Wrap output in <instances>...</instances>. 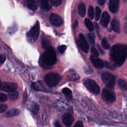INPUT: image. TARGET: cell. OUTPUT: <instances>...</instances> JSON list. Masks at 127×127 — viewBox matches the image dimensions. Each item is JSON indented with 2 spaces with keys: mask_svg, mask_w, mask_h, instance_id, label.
I'll list each match as a JSON object with an SVG mask.
<instances>
[{
  "mask_svg": "<svg viewBox=\"0 0 127 127\" xmlns=\"http://www.w3.org/2000/svg\"><path fill=\"white\" fill-rule=\"evenodd\" d=\"M7 108V106L4 104L0 103V113L4 112Z\"/></svg>",
  "mask_w": 127,
  "mask_h": 127,
  "instance_id": "obj_33",
  "label": "cell"
},
{
  "mask_svg": "<svg viewBox=\"0 0 127 127\" xmlns=\"http://www.w3.org/2000/svg\"><path fill=\"white\" fill-rule=\"evenodd\" d=\"M31 86L32 88H33L34 90H37V91H44L46 90L45 88H44V86L42 85L41 81H38L36 82H34L32 84Z\"/></svg>",
  "mask_w": 127,
  "mask_h": 127,
  "instance_id": "obj_17",
  "label": "cell"
},
{
  "mask_svg": "<svg viewBox=\"0 0 127 127\" xmlns=\"http://www.w3.org/2000/svg\"><path fill=\"white\" fill-rule=\"evenodd\" d=\"M0 84H1V81H0Z\"/></svg>",
  "mask_w": 127,
  "mask_h": 127,
  "instance_id": "obj_44",
  "label": "cell"
},
{
  "mask_svg": "<svg viewBox=\"0 0 127 127\" xmlns=\"http://www.w3.org/2000/svg\"><path fill=\"white\" fill-rule=\"evenodd\" d=\"M50 22L55 26H60L63 24V20L60 16L56 14L52 13L50 16Z\"/></svg>",
  "mask_w": 127,
  "mask_h": 127,
  "instance_id": "obj_10",
  "label": "cell"
},
{
  "mask_svg": "<svg viewBox=\"0 0 127 127\" xmlns=\"http://www.w3.org/2000/svg\"><path fill=\"white\" fill-rule=\"evenodd\" d=\"M46 84L49 87L56 86L61 79V76L55 72H50L47 74L44 77Z\"/></svg>",
  "mask_w": 127,
  "mask_h": 127,
  "instance_id": "obj_3",
  "label": "cell"
},
{
  "mask_svg": "<svg viewBox=\"0 0 127 127\" xmlns=\"http://www.w3.org/2000/svg\"><path fill=\"white\" fill-rule=\"evenodd\" d=\"M104 65L107 68H109V69H114V67L108 62H105V63H104Z\"/></svg>",
  "mask_w": 127,
  "mask_h": 127,
  "instance_id": "obj_37",
  "label": "cell"
},
{
  "mask_svg": "<svg viewBox=\"0 0 127 127\" xmlns=\"http://www.w3.org/2000/svg\"><path fill=\"white\" fill-rule=\"evenodd\" d=\"M42 45L44 49H46L47 47H48L49 46V41L45 39H44L42 40Z\"/></svg>",
  "mask_w": 127,
  "mask_h": 127,
  "instance_id": "obj_34",
  "label": "cell"
},
{
  "mask_svg": "<svg viewBox=\"0 0 127 127\" xmlns=\"http://www.w3.org/2000/svg\"><path fill=\"white\" fill-rule=\"evenodd\" d=\"M110 16L109 14L107 11H104L102 15L100 20V23L101 25L104 27H107L110 22Z\"/></svg>",
  "mask_w": 127,
  "mask_h": 127,
  "instance_id": "obj_14",
  "label": "cell"
},
{
  "mask_svg": "<svg viewBox=\"0 0 127 127\" xmlns=\"http://www.w3.org/2000/svg\"><path fill=\"white\" fill-rule=\"evenodd\" d=\"M91 53L92 54L93 56L98 57L99 56V53L97 50L96 49V48L94 46H92L91 48Z\"/></svg>",
  "mask_w": 127,
  "mask_h": 127,
  "instance_id": "obj_32",
  "label": "cell"
},
{
  "mask_svg": "<svg viewBox=\"0 0 127 127\" xmlns=\"http://www.w3.org/2000/svg\"><path fill=\"white\" fill-rule=\"evenodd\" d=\"M120 1L119 0H112L110 1L109 8L113 13H116L119 9Z\"/></svg>",
  "mask_w": 127,
  "mask_h": 127,
  "instance_id": "obj_13",
  "label": "cell"
},
{
  "mask_svg": "<svg viewBox=\"0 0 127 127\" xmlns=\"http://www.w3.org/2000/svg\"><path fill=\"white\" fill-rule=\"evenodd\" d=\"M8 97L11 100H16L18 97V93L16 91L10 92L8 94Z\"/></svg>",
  "mask_w": 127,
  "mask_h": 127,
  "instance_id": "obj_23",
  "label": "cell"
},
{
  "mask_svg": "<svg viewBox=\"0 0 127 127\" xmlns=\"http://www.w3.org/2000/svg\"><path fill=\"white\" fill-rule=\"evenodd\" d=\"M101 13V9L98 6H96L95 8V20L96 21H98L99 20Z\"/></svg>",
  "mask_w": 127,
  "mask_h": 127,
  "instance_id": "obj_26",
  "label": "cell"
},
{
  "mask_svg": "<svg viewBox=\"0 0 127 127\" xmlns=\"http://www.w3.org/2000/svg\"><path fill=\"white\" fill-rule=\"evenodd\" d=\"M87 39H88L89 42H90V43L91 44L94 45L95 44V41H94V38L91 34H87Z\"/></svg>",
  "mask_w": 127,
  "mask_h": 127,
  "instance_id": "obj_31",
  "label": "cell"
},
{
  "mask_svg": "<svg viewBox=\"0 0 127 127\" xmlns=\"http://www.w3.org/2000/svg\"><path fill=\"white\" fill-rule=\"evenodd\" d=\"M17 87V85L15 83L2 82L0 85V90L7 92H11L15 91Z\"/></svg>",
  "mask_w": 127,
  "mask_h": 127,
  "instance_id": "obj_7",
  "label": "cell"
},
{
  "mask_svg": "<svg viewBox=\"0 0 127 127\" xmlns=\"http://www.w3.org/2000/svg\"><path fill=\"white\" fill-rule=\"evenodd\" d=\"M40 31V25L38 21H37L35 25L30 29L28 33V36L34 40H36L38 38Z\"/></svg>",
  "mask_w": 127,
  "mask_h": 127,
  "instance_id": "obj_9",
  "label": "cell"
},
{
  "mask_svg": "<svg viewBox=\"0 0 127 127\" xmlns=\"http://www.w3.org/2000/svg\"><path fill=\"white\" fill-rule=\"evenodd\" d=\"M127 46L126 45L118 44L114 45L111 49L110 56L111 61L116 66L123 64L127 58Z\"/></svg>",
  "mask_w": 127,
  "mask_h": 127,
  "instance_id": "obj_1",
  "label": "cell"
},
{
  "mask_svg": "<svg viewBox=\"0 0 127 127\" xmlns=\"http://www.w3.org/2000/svg\"><path fill=\"white\" fill-rule=\"evenodd\" d=\"M77 43L82 51L86 53L88 52L89 45L84 36L82 34H80L79 35V39H78Z\"/></svg>",
  "mask_w": 127,
  "mask_h": 127,
  "instance_id": "obj_8",
  "label": "cell"
},
{
  "mask_svg": "<svg viewBox=\"0 0 127 127\" xmlns=\"http://www.w3.org/2000/svg\"><path fill=\"white\" fill-rule=\"evenodd\" d=\"M111 28L114 31L117 33H119L120 32V22L117 19H113L111 22Z\"/></svg>",
  "mask_w": 127,
  "mask_h": 127,
  "instance_id": "obj_15",
  "label": "cell"
},
{
  "mask_svg": "<svg viewBox=\"0 0 127 127\" xmlns=\"http://www.w3.org/2000/svg\"><path fill=\"white\" fill-rule=\"evenodd\" d=\"M91 62L93 65L98 69H102L104 66L103 62L97 57L93 55L90 56Z\"/></svg>",
  "mask_w": 127,
  "mask_h": 127,
  "instance_id": "obj_12",
  "label": "cell"
},
{
  "mask_svg": "<svg viewBox=\"0 0 127 127\" xmlns=\"http://www.w3.org/2000/svg\"><path fill=\"white\" fill-rule=\"evenodd\" d=\"M78 12L81 17H84L86 13V7L85 4L80 3L78 6Z\"/></svg>",
  "mask_w": 127,
  "mask_h": 127,
  "instance_id": "obj_18",
  "label": "cell"
},
{
  "mask_svg": "<svg viewBox=\"0 0 127 127\" xmlns=\"http://www.w3.org/2000/svg\"><path fill=\"white\" fill-rule=\"evenodd\" d=\"M97 47L98 48V49H99V52L102 54H104V52L103 51V50L101 49V48H100V47L99 46V45L98 44H97Z\"/></svg>",
  "mask_w": 127,
  "mask_h": 127,
  "instance_id": "obj_42",
  "label": "cell"
},
{
  "mask_svg": "<svg viewBox=\"0 0 127 127\" xmlns=\"http://www.w3.org/2000/svg\"><path fill=\"white\" fill-rule=\"evenodd\" d=\"M39 107L37 104H34L31 107V112L34 114H37L39 111Z\"/></svg>",
  "mask_w": 127,
  "mask_h": 127,
  "instance_id": "obj_30",
  "label": "cell"
},
{
  "mask_svg": "<svg viewBox=\"0 0 127 127\" xmlns=\"http://www.w3.org/2000/svg\"><path fill=\"white\" fill-rule=\"evenodd\" d=\"M42 61L45 65L51 66L54 65L57 62V56L56 52L51 46H49L42 57Z\"/></svg>",
  "mask_w": 127,
  "mask_h": 127,
  "instance_id": "obj_2",
  "label": "cell"
},
{
  "mask_svg": "<svg viewBox=\"0 0 127 127\" xmlns=\"http://www.w3.org/2000/svg\"><path fill=\"white\" fill-rule=\"evenodd\" d=\"M101 79L108 89L113 91L115 84L114 76L110 73L104 72L101 74Z\"/></svg>",
  "mask_w": 127,
  "mask_h": 127,
  "instance_id": "obj_4",
  "label": "cell"
},
{
  "mask_svg": "<svg viewBox=\"0 0 127 127\" xmlns=\"http://www.w3.org/2000/svg\"><path fill=\"white\" fill-rule=\"evenodd\" d=\"M40 7L44 10L48 11L51 9V7L47 0H41L40 1Z\"/></svg>",
  "mask_w": 127,
  "mask_h": 127,
  "instance_id": "obj_20",
  "label": "cell"
},
{
  "mask_svg": "<svg viewBox=\"0 0 127 127\" xmlns=\"http://www.w3.org/2000/svg\"><path fill=\"white\" fill-rule=\"evenodd\" d=\"M78 25V21L77 20H76L75 21V22H74V24H73V28H76V27H77V26Z\"/></svg>",
  "mask_w": 127,
  "mask_h": 127,
  "instance_id": "obj_43",
  "label": "cell"
},
{
  "mask_svg": "<svg viewBox=\"0 0 127 127\" xmlns=\"http://www.w3.org/2000/svg\"><path fill=\"white\" fill-rule=\"evenodd\" d=\"M85 25L89 31H93L94 30V26L92 22L88 18H86L84 20Z\"/></svg>",
  "mask_w": 127,
  "mask_h": 127,
  "instance_id": "obj_21",
  "label": "cell"
},
{
  "mask_svg": "<svg viewBox=\"0 0 127 127\" xmlns=\"http://www.w3.org/2000/svg\"><path fill=\"white\" fill-rule=\"evenodd\" d=\"M50 2L52 5L57 7L61 5L62 1L61 0H51Z\"/></svg>",
  "mask_w": 127,
  "mask_h": 127,
  "instance_id": "obj_28",
  "label": "cell"
},
{
  "mask_svg": "<svg viewBox=\"0 0 127 127\" xmlns=\"http://www.w3.org/2000/svg\"><path fill=\"white\" fill-rule=\"evenodd\" d=\"M20 114V111L17 109H11L5 114V116L6 118H10L18 115Z\"/></svg>",
  "mask_w": 127,
  "mask_h": 127,
  "instance_id": "obj_16",
  "label": "cell"
},
{
  "mask_svg": "<svg viewBox=\"0 0 127 127\" xmlns=\"http://www.w3.org/2000/svg\"><path fill=\"white\" fill-rule=\"evenodd\" d=\"M62 92L64 94H65V95H66L67 96H69L70 97H71L72 92H71V91L68 88H67V87L64 88L62 90Z\"/></svg>",
  "mask_w": 127,
  "mask_h": 127,
  "instance_id": "obj_29",
  "label": "cell"
},
{
  "mask_svg": "<svg viewBox=\"0 0 127 127\" xmlns=\"http://www.w3.org/2000/svg\"><path fill=\"white\" fill-rule=\"evenodd\" d=\"M74 127H84L83 124L81 121H77L74 125Z\"/></svg>",
  "mask_w": 127,
  "mask_h": 127,
  "instance_id": "obj_38",
  "label": "cell"
},
{
  "mask_svg": "<svg viewBox=\"0 0 127 127\" xmlns=\"http://www.w3.org/2000/svg\"><path fill=\"white\" fill-rule=\"evenodd\" d=\"M27 5L28 8L32 11H35L37 9V4L35 0H28Z\"/></svg>",
  "mask_w": 127,
  "mask_h": 127,
  "instance_id": "obj_19",
  "label": "cell"
},
{
  "mask_svg": "<svg viewBox=\"0 0 127 127\" xmlns=\"http://www.w3.org/2000/svg\"><path fill=\"white\" fill-rule=\"evenodd\" d=\"M62 121L65 126L69 127L72 124L74 121V118L70 113H66L63 116Z\"/></svg>",
  "mask_w": 127,
  "mask_h": 127,
  "instance_id": "obj_11",
  "label": "cell"
},
{
  "mask_svg": "<svg viewBox=\"0 0 127 127\" xmlns=\"http://www.w3.org/2000/svg\"><path fill=\"white\" fill-rule=\"evenodd\" d=\"M101 45H102V47L104 49H108L110 48V44L108 42V41H107V40L106 38H104L102 40Z\"/></svg>",
  "mask_w": 127,
  "mask_h": 127,
  "instance_id": "obj_24",
  "label": "cell"
},
{
  "mask_svg": "<svg viewBox=\"0 0 127 127\" xmlns=\"http://www.w3.org/2000/svg\"><path fill=\"white\" fill-rule=\"evenodd\" d=\"M88 16L90 19L92 20L94 17V10L92 6H90L88 8Z\"/></svg>",
  "mask_w": 127,
  "mask_h": 127,
  "instance_id": "obj_25",
  "label": "cell"
},
{
  "mask_svg": "<svg viewBox=\"0 0 127 127\" xmlns=\"http://www.w3.org/2000/svg\"><path fill=\"white\" fill-rule=\"evenodd\" d=\"M102 98L107 103H112L116 101V95L113 90L104 89L102 92Z\"/></svg>",
  "mask_w": 127,
  "mask_h": 127,
  "instance_id": "obj_6",
  "label": "cell"
},
{
  "mask_svg": "<svg viewBox=\"0 0 127 127\" xmlns=\"http://www.w3.org/2000/svg\"><path fill=\"white\" fill-rule=\"evenodd\" d=\"M118 85L120 87V88L123 90H127V83L125 80L122 79H119L118 81Z\"/></svg>",
  "mask_w": 127,
  "mask_h": 127,
  "instance_id": "obj_22",
  "label": "cell"
},
{
  "mask_svg": "<svg viewBox=\"0 0 127 127\" xmlns=\"http://www.w3.org/2000/svg\"><path fill=\"white\" fill-rule=\"evenodd\" d=\"M66 49V46L64 45H62L58 47V51L61 54H63L65 51Z\"/></svg>",
  "mask_w": 127,
  "mask_h": 127,
  "instance_id": "obj_35",
  "label": "cell"
},
{
  "mask_svg": "<svg viewBox=\"0 0 127 127\" xmlns=\"http://www.w3.org/2000/svg\"><path fill=\"white\" fill-rule=\"evenodd\" d=\"M6 59V57L4 55L0 54V64L3 63Z\"/></svg>",
  "mask_w": 127,
  "mask_h": 127,
  "instance_id": "obj_39",
  "label": "cell"
},
{
  "mask_svg": "<svg viewBox=\"0 0 127 127\" xmlns=\"http://www.w3.org/2000/svg\"><path fill=\"white\" fill-rule=\"evenodd\" d=\"M55 127H62V126H61V125L58 121H57L55 122Z\"/></svg>",
  "mask_w": 127,
  "mask_h": 127,
  "instance_id": "obj_41",
  "label": "cell"
},
{
  "mask_svg": "<svg viewBox=\"0 0 127 127\" xmlns=\"http://www.w3.org/2000/svg\"><path fill=\"white\" fill-rule=\"evenodd\" d=\"M105 2H106L105 0H97V2L98 3V4L101 5H104V3H105Z\"/></svg>",
  "mask_w": 127,
  "mask_h": 127,
  "instance_id": "obj_40",
  "label": "cell"
},
{
  "mask_svg": "<svg viewBox=\"0 0 127 127\" xmlns=\"http://www.w3.org/2000/svg\"><path fill=\"white\" fill-rule=\"evenodd\" d=\"M7 96L4 94L0 92V102H5L7 100Z\"/></svg>",
  "mask_w": 127,
  "mask_h": 127,
  "instance_id": "obj_36",
  "label": "cell"
},
{
  "mask_svg": "<svg viewBox=\"0 0 127 127\" xmlns=\"http://www.w3.org/2000/svg\"><path fill=\"white\" fill-rule=\"evenodd\" d=\"M70 73L68 74V76H70V78L72 80H78L80 78V77L78 76V75L74 71H70Z\"/></svg>",
  "mask_w": 127,
  "mask_h": 127,
  "instance_id": "obj_27",
  "label": "cell"
},
{
  "mask_svg": "<svg viewBox=\"0 0 127 127\" xmlns=\"http://www.w3.org/2000/svg\"><path fill=\"white\" fill-rule=\"evenodd\" d=\"M84 84L87 89L91 92L98 94L100 92V88L96 82L93 79L87 78L84 80Z\"/></svg>",
  "mask_w": 127,
  "mask_h": 127,
  "instance_id": "obj_5",
  "label": "cell"
}]
</instances>
